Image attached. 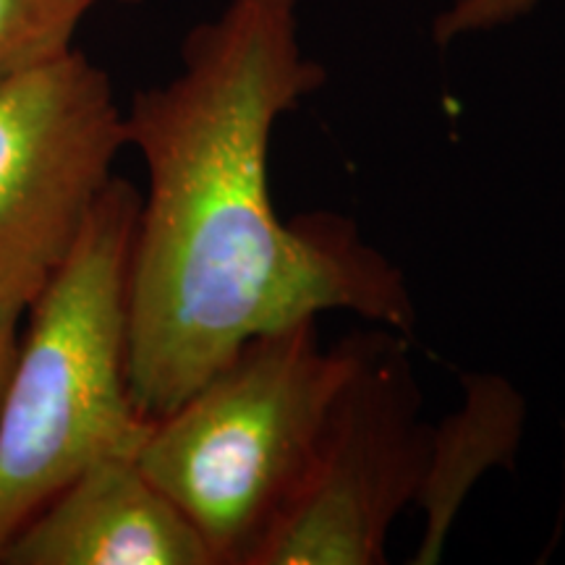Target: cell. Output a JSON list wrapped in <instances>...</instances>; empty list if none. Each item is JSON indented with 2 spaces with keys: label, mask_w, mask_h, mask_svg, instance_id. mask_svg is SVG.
<instances>
[{
  "label": "cell",
  "mask_w": 565,
  "mask_h": 565,
  "mask_svg": "<svg viewBox=\"0 0 565 565\" xmlns=\"http://www.w3.org/2000/svg\"><path fill=\"white\" fill-rule=\"evenodd\" d=\"M328 82L301 47L299 0H228L181 45V71L124 113L141 154L129 265V391L160 419L254 335L345 309L412 335L406 275L335 212L282 221L270 145Z\"/></svg>",
  "instance_id": "obj_1"
},
{
  "label": "cell",
  "mask_w": 565,
  "mask_h": 565,
  "mask_svg": "<svg viewBox=\"0 0 565 565\" xmlns=\"http://www.w3.org/2000/svg\"><path fill=\"white\" fill-rule=\"evenodd\" d=\"M139 202V189L113 175L30 303L0 406V553L87 466L137 454L152 424L129 391Z\"/></svg>",
  "instance_id": "obj_2"
},
{
  "label": "cell",
  "mask_w": 565,
  "mask_h": 565,
  "mask_svg": "<svg viewBox=\"0 0 565 565\" xmlns=\"http://www.w3.org/2000/svg\"><path fill=\"white\" fill-rule=\"evenodd\" d=\"M364 338L324 349L317 320L254 335L150 424L137 450L141 471L186 515L215 565H254Z\"/></svg>",
  "instance_id": "obj_3"
},
{
  "label": "cell",
  "mask_w": 565,
  "mask_h": 565,
  "mask_svg": "<svg viewBox=\"0 0 565 565\" xmlns=\"http://www.w3.org/2000/svg\"><path fill=\"white\" fill-rule=\"evenodd\" d=\"M398 333L370 330L299 487L254 565H380L387 534L416 505L433 424Z\"/></svg>",
  "instance_id": "obj_4"
},
{
  "label": "cell",
  "mask_w": 565,
  "mask_h": 565,
  "mask_svg": "<svg viewBox=\"0 0 565 565\" xmlns=\"http://www.w3.org/2000/svg\"><path fill=\"white\" fill-rule=\"evenodd\" d=\"M124 147L108 71L74 47L0 87V280L63 263Z\"/></svg>",
  "instance_id": "obj_5"
},
{
  "label": "cell",
  "mask_w": 565,
  "mask_h": 565,
  "mask_svg": "<svg viewBox=\"0 0 565 565\" xmlns=\"http://www.w3.org/2000/svg\"><path fill=\"white\" fill-rule=\"evenodd\" d=\"M3 565H215L137 454L95 461L53 494L0 553Z\"/></svg>",
  "instance_id": "obj_6"
},
{
  "label": "cell",
  "mask_w": 565,
  "mask_h": 565,
  "mask_svg": "<svg viewBox=\"0 0 565 565\" xmlns=\"http://www.w3.org/2000/svg\"><path fill=\"white\" fill-rule=\"evenodd\" d=\"M526 401L500 374H463V404L429 429V456L416 505L424 511V534L416 565L443 557L458 511L490 469H513L524 437Z\"/></svg>",
  "instance_id": "obj_7"
},
{
  "label": "cell",
  "mask_w": 565,
  "mask_h": 565,
  "mask_svg": "<svg viewBox=\"0 0 565 565\" xmlns=\"http://www.w3.org/2000/svg\"><path fill=\"white\" fill-rule=\"evenodd\" d=\"M97 0H0V87L71 51Z\"/></svg>",
  "instance_id": "obj_8"
},
{
  "label": "cell",
  "mask_w": 565,
  "mask_h": 565,
  "mask_svg": "<svg viewBox=\"0 0 565 565\" xmlns=\"http://www.w3.org/2000/svg\"><path fill=\"white\" fill-rule=\"evenodd\" d=\"M536 3L540 0H454L448 9L437 13L433 40L440 47H448L456 40L500 30L532 13Z\"/></svg>",
  "instance_id": "obj_9"
},
{
  "label": "cell",
  "mask_w": 565,
  "mask_h": 565,
  "mask_svg": "<svg viewBox=\"0 0 565 565\" xmlns=\"http://www.w3.org/2000/svg\"><path fill=\"white\" fill-rule=\"evenodd\" d=\"M51 275L19 273L0 280V406H3L6 387H9L13 364L21 343V322H24L30 303Z\"/></svg>",
  "instance_id": "obj_10"
},
{
  "label": "cell",
  "mask_w": 565,
  "mask_h": 565,
  "mask_svg": "<svg viewBox=\"0 0 565 565\" xmlns=\"http://www.w3.org/2000/svg\"><path fill=\"white\" fill-rule=\"evenodd\" d=\"M116 3H129V6H137L141 0H116Z\"/></svg>",
  "instance_id": "obj_11"
}]
</instances>
